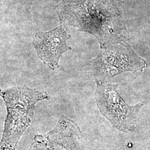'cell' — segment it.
<instances>
[{"mask_svg":"<svg viewBox=\"0 0 150 150\" xmlns=\"http://www.w3.org/2000/svg\"><path fill=\"white\" fill-rule=\"evenodd\" d=\"M145 67L144 59L135 54L128 41L100 46V53L91 61V69L96 82H107L124 72L141 71Z\"/></svg>","mask_w":150,"mask_h":150,"instance_id":"3","label":"cell"},{"mask_svg":"<svg viewBox=\"0 0 150 150\" xmlns=\"http://www.w3.org/2000/svg\"><path fill=\"white\" fill-rule=\"evenodd\" d=\"M29 150H50L43 139V135L36 134L35 136L33 142Z\"/></svg>","mask_w":150,"mask_h":150,"instance_id":"7","label":"cell"},{"mask_svg":"<svg viewBox=\"0 0 150 150\" xmlns=\"http://www.w3.org/2000/svg\"><path fill=\"white\" fill-rule=\"evenodd\" d=\"M95 98L97 106L113 127L123 132L134 131L137 126V117L144 103L129 106L117 92L118 84L96 82Z\"/></svg>","mask_w":150,"mask_h":150,"instance_id":"4","label":"cell"},{"mask_svg":"<svg viewBox=\"0 0 150 150\" xmlns=\"http://www.w3.org/2000/svg\"><path fill=\"white\" fill-rule=\"evenodd\" d=\"M55 11L61 25L91 34L100 46L128 41L118 0H62Z\"/></svg>","mask_w":150,"mask_h":150,"instance_id":"1","label":"cell"},{"mask_svg":"<svg viewBox=\"0 0 150 150\" xmlns=\"http://www.w3.org/2000/svg\"><path fill=\"white\" fill-rule=\"evenodd\" d=\"M43 136L50 150H83L80 129L75 121L64 116L53 130Z\"/></svg>","mask_w":150,"mask_h":150,"instance_id":"6","label":"cell"},{"mask_svg":"<svg viewBox=\"0 0 150 150\" xmlns=\"http://www.w3.org/2000/svg\"><path fill=\"white\" fill-rule=\"evenodd\" d=\"M7 116L1 141L0 150H15L22 135L31 125L36 105L50 96L46 92L26 85L16 86L1 91Z\"/></svg>","mask_w":150,"mask_h":150,"instance_id":"2","label":"cell"},{"mask_svg":"<svg viewBox=\"0 0 150 150\" xmlns=\"http://www.w3.org/2000/svg\"><path fill=\"white\" fill-rule=\"evenodd\" d=\"M71 38L66 27L60 25L47 32L38 31L33 40V45L38 57L51 70L59 67L61 56L72 47L67 45Z\"/></svg>","mask_w":150,"mask_h":150,"instance_id":"5","label":"cell"}]
</instances>
